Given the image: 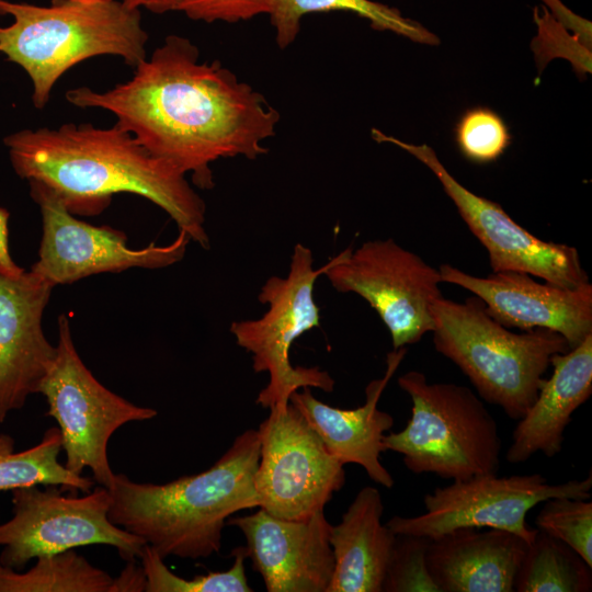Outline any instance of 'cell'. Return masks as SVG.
Returning a JSON list of instances; mask_svg holds the SVG:
<instances>
[{
	"mask_svg": "<svg viewBox=\"0 0 592 592\" xmlns=\"http://www.w3.org/2000/svg\"><path fill=\"white\" fill-rule=\"evenodd\" d=\"M133 77L106 91L70 89L66 100L116 117L149 153L202 190L215 183L210 164L220 158L255 159L269 150L280 113L218 60L200 61L189 38L169 35Z\"/></svg>",
	"mask_w": 592,
	"mask_h": 592,
	"instance_id": "1",
	"label": "cell"
},
{
	"mask_svg": "<svg viewBox=\"0 0 592 592\" xmlns=\"http://www.w3.org/2000/svg\"><path fill=\"white\" fill-rule=\"evenodd\" d=\"M14 172L50 190L73 215L102 213L116 193L145 197L163 209L179 230L204 249L206 206L185 175L149 153L116 124H64L7 135Z\"/></svg>",
	"mask_w": 592,
	"mask_h": 592,
	"instance_id": "2",
	"label": "cell"
},
{
	"mask_svg": "<svg viewBox=\"0 0 592 592\" xmlns=\"http://www.w3.org/2000/svg\"><path fill=\"white\" fill-rule=\"evenodd\" d=\"M259 457L258 431L249 429L210 468L196 475L158 485L115 474L109 488V519L143 538L163 559L218 554L227 520L259 508L254 488Z\"/></svg>",
	"mask_w": 592,
	"mask_h": 592,
	"instance_id": "3",
	"label": "cell"
},
{
	"mask_svg": "<svg viewBox=\"0 0 592 592\" xmlns=\"http://www.w3.org/2000/svg\"><path fill=\"white\" fill-rule=\"evenodd\" d=\"M0 15L12 18L0 25V53L27 73L37 110L49 102L59 78L83 60L113 55L135 68L147 58L140 10L122 0H0Z\"/></svg>",
	"mask_w": 592,
	"mask_h": 592,
	"instance_id": "4",
	"label": "cell"
},
{
	"mask_svg": "<svg viewBox=\"0 0 592 592\" xmlns=\"http://www.w3.org/2000/svg\"><path fill=\"white\" fill-rule=\"evenodd\" d=\"M430 310L435 350L459 367L485 401L516 421L535 401L551 356L570 350L549 329L510 331L476 295L464 303L442 295Z\"/></svg>",
	"mask_w": 592,
	"mask_h": 592,
	"instance_id": "5",
	"label": "cell"
},
{
	"mask_svg": "<svg viewBox=\"0 0 592 592\" xmlns=\"http://www.w3.org/2000/svg\"><path fill=\"white\" fill-rule=\"evenodd\" d=\"M412 401L411 418L384 436L385 451L402 455L413 474L465 480L497 474L502 441L496 419L468 387L429 383L419 371L398 377Z\"/></svg>",
	"mask_w": 592,
	"mask_h": 592,
	"instance_id": "6",
	"label": "cell"
},
{
	"mask_svg": "<svg viewBox=\"0 0 592 592\" xmlns=\"http://www.w3.org/2000/svg\"><path fill=\"white\" fill-rule=\"evenodd\" d=\"M327 266L328 262L315 269L311 250L296 243L287 276H271L260 289L258 299L267 306L265 314L259 319L234 321L230 326L237 344L252 354L254 372L269 373V383L255 401L263 408L287 406L289 396L304 387L326 392L334 388L328 372L317 366L295 367L289 361L293 342L320 326L314 288Z\"/></svg>",
	"mask_w": 592,
	"mask_h": 592,
	"instance_id": "7",
	"label": "cell"
},
{
	"mask_svg": "<svg viewBox=\"0 0 592 592\" xmlns=\"http://www.w3.org/2000/svg\"><path fill=\"white\" fill-rule=\"evenodd\" d=\"M57 354L38 385L47 402L46 415L60 430L65 466L76 475L86 468L105 488L113 483L107 444L115 431L134 421L155 418L152 408L137 406L103 386L80 358L70 332L69 320L58 317Z\"/></svg>",
	"mask_w": 592,
	"mask_h": 592,
	"instance_id": "8",
	"label": "cell"
},
{
	"mask_svg": "<svg viewBox=\"0 0 592 592\" xmlns=\"http://www.w3.org/2000/svg\"><path fill=\"white\" fill-rule=\"evenodd\" d=\"M12 491V517L0 523V563L23 570L41 556L89 545L114 547L132 561L146 545L143 538L109 519L111 496L99 486L83 497L64 496L58 486L22 487Z\"/></svg>",
	"mask_w": 592,
	"mask_h": 592,
	"instance_id": "9",
	"label": "cell"
},
{
	"mask_svg": "<svg viewBox=\"0 0 592 592\" xmlns=\"http://www.w3.org/2000/svg\"><path fill=\"white\" fill-rule=\"evenodd\" d=\"M591 488V473L584 479L561 483H549L540 474L480 475L435 488L424 496V513L395 515L386 525L396 535L429 539L462 527H490L512 532L532 543L538 530L527 525L526 514L534 506L555 497L589 500Z\"/></svg>",
	"mask_w": 592,
	"mask_h": 592,
	"instance_id": "10",
	"label": "cell"
},
{
	"mask_svg": "<svg viewBox=\"0 0 592 592\" xmlns=\"http://www.w3.org/2000/svg\"><path fill=\"white\" fill-rule=\"evenodd\" d=\"M323 275L341 293L364 298L387 327L394 349L432 332V301L442 296L440 271L394 239L371 240L343 250Z\"/></svg>",
	"mask_w": 592,
	"mask_h": 592,
	"instance_id": "11",
	"label": "cell"
},
{
	"mask_svg": "<svg viewBox=\"0 0 592 592\" xmlns=\"http://www.w3.org/2000/svg\"><path fill=\"white\" fill-rule=\"evenodd\" d=\"M269 410L257 430L260 457L254 488L259 508L276 517L303 520L323 510L342 489L344 465L291 402Z\"/></svg>",
	"mask_w": 592,
	"mask_h": 592,
	"instance_id": "12",
	"label": "cell"
},
{
	"mask_svg": "<svg viewBox=\"0 0 592 592\" xmlns=\"http://www.w3.org/2000/svg\"><path fill=\"white\" fill-rule=\"evenodd\" d=\"M27 183L30 195L39 207L43 226L38 260L31 269L54 286L99 273L166 267L183 259L191 241L180 230L169 244L150 243L132 249L123 231L76 218L46 186L35 181Z\"/></svg>",
	"mask_w": 592,
	"mask_h": 592,
	"instance_id": "13",
	"label": "cell"
},
{
	"mask_svg": "<svg viewBox=\"0 0 592 592\" xmlns=\"http://www.w3.org/2000/svg\"><path fill=\"white\" fill-rule=\"evenodd\" d=\"M372 137L406 150L434 173L473 235L487 249L492 272H523L568 288L589 282L574 247L543 241L528 232L499 204L460 184L430 146L408 144L376 128Z\"/></svg>",
	"mask_w": 592,
	"mask_h": 592,
	"instance_id": "14",
	"label": "cell"
},
{
	"mask_svg": "<svg viewBox=\"0 0 592 592\" xmlns=\"http://www.w3.org/2000/svg\"><path fill=\"white\" fill-rule=\"evenodd\" d=\"M442 283L460 286L479 297L489 315L506 328H545L560 333L569 348L592 333V285L568 288L535 281L515 271L470 275L451 264L439 269Z\"/></svg>",
	"mask_w": 592,
	"mask_h": 592,
	"instance_id": "15",
	"label": "cell"
},
{
	"mask_svg": "<svg viewBox=\"0 0 592 592\" xmlns=\"http://www.w3.org/2000/svg\"><path fill=\"white\" fill-rule=\"evenodd\" d=\"M227 525L244 535L247 558L269 592H327L334 570L331 524L323 510L303 520H285L259 510L230 516Z\"/></svg>",
	"mask_w": 592,
	"mask_h": 592,
	"instance_id": "16",
	"label": "cell"
},
{
	"mask_svg": "<svg viewBox=\"0 0 592 592\" xmlns=\"http://www.w3.org/2000/svg\"><path fill=\"white\" fill-rule=\"evenodd\" d=\"M55 286L33 271L0 272V423L21 409L57 354L42 318Z\"/></svg>",
	"mask_w": 592,
	"mask_h": 592,
	"instance_id": "17",
	"label": "cell"
},
{
	"mask_svg": "<svg viewBox=\"0 0 592 592\" xmlns=\"http://www.w3.org/2000/svg\"><path fill=\"white\" fill-rule=\"evenodd\" d=\"M407 354V348L394 349L386 357V372L365 388L366 399L355 409H340L318 400L304 387L289 396V402L304 415L327 449L343 465L356 464L376 483L391 488L395 480L380 463L384 436L394 418L377 408L380 396Z\"/></svg>",
	"mask_w": 592,
	"mask_h": 592,
	"instance_id": "18",
	"label": "cell"
},
{
	"mask_svg": "<svg viewBox=\"0 0 592 592\" xmlns=\"http://www.w3.org/2000/svg\"><path fill=\"white\" fill-rule=\"evenodd\" d=\"M528 544L504 530L456 528L429 539L425 565L439 592H512Z\"/></svg>",
	"mask_w": 592,
	"mask_h": 592,
	"instance_id": "19",
	"label": "cell"
},
{
	"mask_svg": "<svg viewBox=\"0 0 592 592\" xmlns=\"http://www.w3.org/2000/svg\"><path fill=\"white\" fill-rule=\"evenodd\" d=\"M553 374L544 379L527 412L517 420L505 453L520 464L536 453L555 457L562 449L565 430L572 413L592 394V333L579 345L551 356Z\"/></svg>",
	"mask_w": 592,
	"mask_h": 592,
	"instance_id": "20",
	"label": "cell"
},
{
	"mask_svg": "<svg viewBox=\"0 0 592 592\" xmlns=\"http://www.w3.org/2000/svg\"><path fill=\"white\" fill-rule=\"evenodd\" d=\"M375 487L362 488L341 521L330 526L334 570L327 592H382L397 535L382 523Z\"/></svg>",
	"mask_w": 592,
	"mask_h": 592,
	"instance_id": "21",
	"label": "cell"
},
{
	"mask_svg": "<svg viewBox=\"0 0 592 592\" xmlns=\"http://www.w3.org/2000/svg\"><path fill=\"white\" fill-rule=\"evenodd\" d=\"M345 11L366 19L376 31H388L412 42L436 45L439 37L421 23L406 18L390 5L373 0H272L269 13L281 49L295 42L303 16L310 13Z\"/></svg>",
	"mask_w": 592,
	"mask_h": 592,
	"instance_id": "22",
	"label": "cell"
},
{
	"mask_svg": "<svg viewBox=\"0 0 592 592\" xmlns=\"http://www.w3.org/2000/svg\"><path fill=\"white\" fill-rule=\"evenodd\" d=\"M62 451L59 428L47 429L38 444L14 452V440L0 434V491L30 486H58L70 493H84L94 487V480L76 475L58 460Z\"/></svg>",
	"mask_w": 592,
	"mask_h": 592,
	"instance_id": "23",
	"label": "cell"
},
{
	"mask_svg": "<svg viewBox=\"0 0 592 592\" xmlns=\"http://www.w3.org/2000/svg\"><path fill=\"white\" fill-rule=\"evenodd\" d=\"M591 567L567 544L537 531L514 579L517 592H588Z\"/></svg>",
	"mask_w": 592,
	"mask_h": 592,
	"instance_id": "24",
	"label": "cell"
},
{
	"mask_svg": "<svg viewBox=\"0 0 592 592\" xmlns=\"http://www.w3.org/2000/svg\"><path fill=\"white\" fill-rule=\"evenodd\" d=\"M112 581L75 549L37 557L26 571L0 563V592H109Z\"/></svg>",
	"mask_w": 592,
	"mask_h": 592,
	"instance_id": "25",
	"label": "cell"
},
{
	"mask_svg": "<svg viewBox=\"0 0 592 592\" xmlns=\"http://www.w3.org/2000/svg\"><path fill=\"white\" fill-rule=\"evenodd\" d=\"M232 566L225 571L184 579L174 574L163 562V558L149 545L143 547L139 556L146 576V592H251L248 584L244 547L232 550Z\"/></svg>",
	"mask_w": 592,
	"mask_h": 592,
	"instance_id": "26",
	"label": "cell"
},
{
	"mask_svg": "<svg viewBox=\"0 0 592 592\" xmlns=\"http://www.w3.org/2000/svg\"><path fill=\"white\" fill-rule=\"evenodd\" d=\"M543 503L537 530L567 544L592 568V502L555 497Z\"/></svg>",
	"mask_w": 592,
	"mask_h": 592,
	"instance_id": "27",
	"label": "cell"
},
{
	"mask_svg": "<svg viewBox=\"0 0 592 592\" xmlns=\"http://www.w3.org/2000/svg\"><path fill=\"white\" fill-rule=\"evenodd\" d=\"M460 153L478 164L499 159L511 144V133L504 119L493 110L476 106L465 111L454 129Z\"/></svg>",
	"mask_w": 592,
	"mask_h": 592,
	"instance_id": "28",
	"label": "cell"
},
{
	"mask_svg": "<svg viewBox=\"0 0 592 592\" xmlns=\"http://www.w3.org/2000/svg\"><path fill=\"white\" fill-rule=\"evenodd\" d=\"M429 538L397 535L383 583L386 592H439L425 565Z\"/></svg>",
	"mask_w": 592,
	"mask_h": 592,
	"instance_id": "29",
	"label": "cell"
},
{
	"mask_svg": "<svg viewBox=\"0 0 592 592\" xmlns=\"http://www.w3.org/2000/svg\"><path fill=\"white\" fill-rule=\"evenodd\" d=\"M272 0H183L179 11L206 23H237L267 14Z\"/></svg>",
	"mask_w": 592,
	"mask_h": 592,
	"instance_id": "30",
	"label": "cell"
},
{
	"mask_svg": "<svg viewBox=\"0 0 592 592\" xmlns=\"http://www.w3.org/2000/svg\"><path fill=\"white\" fill-rule=\"evenodd\" d=\"M127 562L121 574L113 578L109 592H141L146 590L147 580L143 567H137L135 560Z\"/></svg>",
	"mask_w": 592,
	"mask_h": 592,
	"instance_id": "31",
	"label": "cell"
},
{
	"mask_svg": "<svg viewBox=\"0 0 592 592\" xmlns=\"http://www.w3.org/2000/svg\"><path fill=\"white\" fill-rule=\"evenodd\" d=\"M9 217L7 208L0 206V272L15 273L20 267L12 259L9 249Z\"/></svg>",
	"mask_w": 592,
	"mask_h": 592,
	"instance_id": "32",
	"label": "cell"
},
{
	"mask_svg": "<svg viewBox=\"0 0 592 592\" xmlns=\"http://www.w3.org/2000/svg\"><path fill=\"white\" fill-rule=\"evenodd\" d=\"M130 8H145L148 11L157 14L167 13L170 11H179L183 0H122Z\"/></svg>",
	"mask_w": 592,
	"mask_h": 592,
	"instance_id": "33",
	"label": "cell"
}]
</instances>
